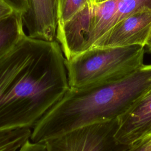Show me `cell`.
I'll use <instances>...</instances> for the list:
<instances>
[{
	"instance_id": "obj_5",
	"label": "cell",
	"mask_w": 151,
	"mask_h": 151,
	"mask_svg": "<svg viewBox=\"0 0 151 151\" xmlns=\"http://www.w3.org/2000/svg\"><path fill=\"white\" fill-rule=\"evenodd\" d=\"M151 133V87L116 119L114 138L117 145L129 146Z\"/></svg>"
},
{
	"instance_id": "obj_9",
	"label": "cell",
	"mask_w": 151,
	"mask_h": 151,
	"mask_svg": "<svg viewBox=\"0 0 151 151\" xmlns=\"http://www.w3.org/2000/svg\"><path fill=\"white\" fill-rule=\"evenodd\" d=\"M31 132L28 128L0 132V151H18L30 139Z\"/></svg>"
},
{
	"instance_id": "obj_19",
	"label": "cell",
	"mask_w": 151,
	"mask_h": 151,
	"mask_svg": "<svg viewBox=\"0 0 151 151\" xmlns=\"http://www.w3.org/2000/svg\"><path fill=\"white\" fill-rule=\"evenodd\" d=\"M95 1H96V0H93V2H95Z\"/></svg>"
},
{
	"instance_id": "obj_13",
	"label": "cell",
	"mask_w": 151,
	"mask_h": 151,
	"mask_svg": "<svg viewBox=\"0 0 151 151\" xmlns=\"http://www.w3.org/2000/svg\"><path fill=\"white\" fill-rule=\"evenodd\" d=\"M10 4L14 9L24 15L29 8V0H5Z\"/></svg>"
},
{
	"instance_id": "obj_3",
	"label": "cell",
	"mask_w": 151,
	"mask_h": 151,
	"mask_svg": "<svg viewBox=\"0 0 151 151\" xmlns=\"http://www.w3.org/2000/svg\"><path fill=\"white\" fill-rule=\"evenodd\" d=\"M144 48L94 47L65 60L70 87L100 86L129 76L144 65Z\"/></svg>"
},
{
	"instance_id": "obj_4",
	"label": "cell",
	"mask_w": 151,
	"mask_h": 151,
	"mask_svg": "<svg viewBox=\"0 0 151 151\" xmlns=\"http://www.w3.org/2000/svg\"><path fill=\"white\" fill-rule=\"evenodd\" d=\"M116 119L80 127L45 142L46 151H122L114 134Z\"/></svg>"
},
{
	"instance_id": "obj_10",
	"label": "cell",
	"mask_w": 151,
	"mask_h": 151,
	"mask_svg": "<svg viewBox=\"0 0 151 151\" xmlns=\"http://www.w3.org/2000/svg\"><path fill=\"white\" fill-rule=\"evenodd\" d=\"M143 10H151V0H120L110 28L123 18Z\"/></svg>"
},
{
	"instance_id": "obj_2",
	"label": "cell",
	"mask_w": 151,
	"mask_h": 151,
	"mask_svg": "<svg viewBox=\"0 0 151 151\" xmlns=\"http://www.w3.org/2000/svg\"><path fill=\"white\" fill-rule=\"evenodd\" d=\"M151 87V70L140 68L119 81L70 87L32 128L30 140L45 141L84 126L117 119Z\"/></svg>"
},
{
	"instance_id": "obj_6",
	"label": "cell",
	"mask_w": 151,
	"mask_h": 151,
	"mask_svg": "<svg viewBox=\"0 0 151 151\" xmlns=\"http://www.w3.org/2000/svg\"><path fill=\"white\" fill-rule=\"evenodd\" d=\"M151 28V10L130 15L110 28L94 45V47L145 45Z\"/></svg>"
},
{
	"instance_id": "obj_16",
	"label": "cell",
	"mask_w": 151,
	"mask_h": 151,
	"mask_svg": "<svg viewBox=\"0 0 151 151\" xmlns=\"http://www.w3.org/2000/svg\"><path fill=\"white\" fill-rule=\"evenodd\" d=\"M145 46H146L148 51L151 54V28H150V30L149 33L148 34V36L147 37L146 41L145 42Z\"/></svg>"
},
{
	"instance_id": "obj_7",
	"label": "cell",
	"mask_w": 151,
	"mask_h": 151,
	"mask_svg": "<svg viewBox=\"0 0 151 151\" xmlns=\"http://www.w3.org/2000/svg\"><path fill=\"white\" fill-rule=\"evenodd\" d=\"M29 8L22 15L25 34L32 38L56 41L57 0H29Z\"/></svg>"
},
{
	"instance_id": "obj_8",
	"label": "cell",
	"mask_w": 151,
	"mask_h": 151,
	"mask_svg": "<svg viewBox=\"0 0 151 151\" xmlns=\"http://www.w3.org/2000/svg\"><path fill=\"white\" fill-rule=\"evenodd\" d=\"M22 14L15 11L0 21V58L7 54L26 35Z\"/></svg>"
},
{
	"instance_id": "obj_17",
	"label": "cell",
	"mask_w": 151,
	"mask_h": 151,
	"mask_svg": "<svg viewBox=\"0 0 151 151\" xmlns=\"http://www.w3.org/2000/svg\"><path fill=\"white\" fill-rule=\"evenodd\" d=\"M142 68L143 69H146V70H151V64H149V65H143L142 67Z\"/></svg>"
},
{
	"instance_id": "obj_15",
	"label": "cell",
	"mask_w": 151,
	"mask_h": 151,
	"mask_svg": "<svg viewBox=\"0 0 151 151\" xmlns=\"http://www.w3.org/2000/svg\"><path fill=\"white\" fill-rule=\"evenodd\" d=\"M15 10L5 0H0V21L11 15Z\"/></svg>"
},
{
	"instance_id": "obj_12",
	"label": "cell",
	"mask_w": 151,
	"mask_h": 151,
	"mask_svg": "<svg viewBox=\"0 0 151 151\" xmlns=\"http://www.w3.org/2000/svg\"><path fill=\"white\" fill-rule=\"evenodd\" d=\"M122 151H151V133L126 146Z\"/></svg>"
},
{
	"instance_id": "obj_14",
	"label": "cell",
	"mask_w": 151,
	"mask_h": 151,
	"mask_svg": "<svg viewBox=\"0 0 151 151\" xmlns=\"http://www.w3.org/2000/svg\"><path fill=\"white\" fill-rule=\"evenodd\" d=\"M18 151H46L44 143L32 142L30 139L27 141Z\"/></svg>"
},
{
	"instance_id": "obj_11",
	"label": "cell",
	"mask_w": 151,
	"mask_h": 151,
	"mask_svg": "<svg viewBox=\"0 0 151 151\" xmlns=\"http://www.w3.org/2000/svg\"><path fill=\"white\" fill-rule=\"evenodd\" d=\"M93 0H57V26L69 20Z\"/></svg>"
},
{
	"instance_id": "obj_18",
	"label": "cell",
	"mask_w": 151,
	"mask_h": 151,
	"mask_svg": "<svg viewBox=\"0 0 151 151\" xmlns=\"http://www.w3.org/2000/svg\"><path fill=\"white\" fill-rule=\"evenodd\" d=\"M104 1V0H96L95 2H99V1Z\"/></svg>"
},
{
	"instance_id": "obj_1",
	"label": "cell",
	"mask_w": 151,
	"mask_h": 151,
	"mask_svg": "<svg viewBox=\"0 0 151 151\" xmlns=\"http://www.w3.org/2000/svg\"><path fill=\"white\" fill-rule=\"evenodd\" d=\"M69 88L58 42L25 35L0 58V132L32 129Z\"/></svg>"
}]
</instances>
